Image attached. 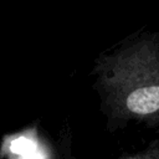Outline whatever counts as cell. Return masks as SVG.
I'll return each instance as SVG.
<instances>
[{
    "instance_id": "1",
    "label": "cell",
    "mask_w": 159,
    "mask_h": 159,
    "mask_svg": "<svg viewBox=\"0 0 159 159\" xmlns=\"http://www.w3.org/2000/svg\"><path fill=\"white\" fill-rule=\"evenodd\" d=\"M108 123L159 127V37L143 35L94 60L91 72Z\"/></svg>"
},
{
    "instance_id": "2",
    "label": "cell",
    "mask_w": 159,
    "mask_h": 159,
    "mask_svg": "<svg viewBox=\"0 0 159 159\" xmlns=\"http://www.w3.org/2000/svg\"><path fill=\"white\" fill-rule=\"evenodd\" d=\"M122 159H159V137L153 139L144 149L125 155Z\"/></svg>"
}]
</instances>
